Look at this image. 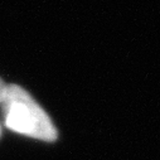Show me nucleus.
Returning a JSON list of instances; mask_svg holds the SVG:
<instances>
[{"mask_svg": "<svg viewBox=\"0 0 160 160\" xmlns=\"http://www.w3.org/2000/svg\"><path fill=\"white\" fill-rule=\"evenodd\" d=\"M0 105L9 130L44 141L57 139V130L47 112L20 86L7 85Z\"/></svg>", "mask_w": 160, "mask_h": 160, "instance_id": "1", "label": "nucleus"}, {"mask_svg": "<svg viewBox=\"0 0 160 160\" xmlns=\"http://www.w3.org/2000/svg\"><path fill=\"white\" fill-rule=\"evenodd\" d=\"M5 88H7V85L4 83V81L0 78V103H2V100L4 97V93H5Z\"/></svg>", "mask_w": 160, "mask_h": 160, "instance_id": "2", "label": "nucleus"}, {"mask_svg": "<svg viewBox=\"0 0 160 160\" xmlns=\"http://www.w3.org/2000/svg\"><path fill=\"white\" fill-rule=\"evenodd\" d=\"M0 134H2V126H0Z\"/></svg>", "mask_w": 160, "mask_h": 160, "instance_id": "3", "label": "nucleus"}]
</instances>
